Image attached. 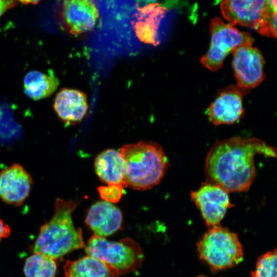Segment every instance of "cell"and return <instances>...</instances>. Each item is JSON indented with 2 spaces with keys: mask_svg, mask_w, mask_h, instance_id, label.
Instances as JSON below:
<instances>
[{
  "mask_svg": "<svg viewBox=\"0 0 277 277\" xmlns=\"http://www.w3.org/2000/svg\"><path fill=\"white\" fill-rule=\"evenodd\" d=\"M123 186L121 184H108L97 188L101 197L104 201L115 203L118 202L123 195Z\"/></svg>",
  "mask_w": 277,
  "mask_h": 277,
  "instance_id": "23",
  "label": "cell"
},
{
  "mask_svg": "<svg viewBox=\"0 0 277 277\" xmlns=\"http://www.w3.org/2000/svg\"><path fill=\"white\" fill-rule=\"evenodd\" d=\"M23 4H36L41 0H17Z\"/></svg>",
  "mask_w": 277,
  "mask_h": 277,
  "instance_id": "28",
  "label": "cell"
},
{
  "mask_svg": "<svg viewBox=\"0 0 277 277\" xmlns=\"http://www.w3.org/2000/svg\"><path fill=\"white\" fill-rule=\"evenodd\" d=\"M32 185L30 175L14 164L0 172V199L8 204L20 205L29 196Z\"/></svg>",
  "mask_w": 277,
  "mask_h": 277,
  "instance_id": "12",
  "label": "cell"
},
{
  "mask_svg": "<svg viewBox=\"0 0 277 277\" xmlns=\"http://www.w3.org/2000/svg\"><path fill=\"white\" fill-rule=\"evenodd\" d=\"M11 233V229L8 224L0 219V241L8 237Z\"/></svg>",
  "mask_w": 277,
  "mask_h": 277,
  "instance_id": "25",
  "label": "cell"
},
{
  "mask_svg": "<svg viewBox=\"0 0 277 277\" xmlns=\"http://www.w3.org/2000/svg\"><path fill=\"white\" fill-rule=\"evenodd\" d=\"M211 41L207 53L201 59L202 65L211 71L221 69L226 57L236 48L252 45L253 39L247 32H241L233 25L215 17L210 24Z\"/></svg>",
  "mask_w": 277,
  "mask_h": 277,
  "instance_id": "6",
  "label": "cell"
},
{
  "mask_svg": "<svg viewBox=\"0 0 277 277\" xmlns=\"http://www.w3.org/2000/svg\"><path fill=\"white\" fill-rule=\"evenodd\" d=\"M256 153L277 158V149L255 138L233 137L216 142L205 160L208 182L229 192L248 190L255 176Z\"/></svg>",
  "mask_w": 277,
  "mask_h": 277,
  "instance_id": "1",
  "label": "cell"
},
{
  "mask_svg": "<svg viewBox=\"0 0 277 277\" xmlns=\"http://www.w3.org/2000/svg\"><path fill=\"white\" fill-rule=\"evenodd\" d=\"M232 54L237 86L247 91L258 86L265 77V62L260 50L252 45H243L235 49Z\"/></svg>",
  "mask_w": 277,
  "mask_h": 277,
  "instance_id": "8",
  "label": "cell"
},
{
  "mask_svg": "<svg viewBox=\"0 0 277 277\" xmlns=\"http://www.w3.org/2000/svg\"><path fill=\"white\" fill-rule=\"evenodd\" d=\"M123 215L121 211L111 203L100 201L89 209L85 223L100 236H109L122 228Z\"/></svg>",
  "mask_w": 277,
  "mask_h": 277,
  "instance_id": "13",
  "label": "cell"
},
{
  "mask_svg": "<svg viewBox=\"0 0 277 277\" xmlns=\"http://www.w3.org/2000/svg\"><path fill=\"white\" fill-rule=\"evenodd\" d=\"M59 81L52 72L48 73L37 70L28 72L24 78L25 94L34 100L46 98L55 91Z\"/></svg>",
  "mask_w": 277,
  "mask_h": 277,
  "instance_id": "18",
  "label": "cell"
},
{
  "mask_svg": "<svg viewBox=\"0 0 277 277\" xmlns=\"http://www.w3.org/2000/svg\"><path fill=\"white\" fill-rule=\"evenodd\" d=\"M223 17L232 25L256 29L268 11L266 0H221Z\"/></svg>",
  "mask_w": 277,
  "mask_h": 277,
  "instance_id": "11",
  "label": "cell"
},
{
  "mask_svg": "<svg viewBox=\"0 0 277 277\" xmlns=\"http://www.w3.org/2000/svg\"><path fill=\"white\" fill-rule=\"evenodd\" d=\"M0 106V141L15 138L19 134V128L9 111Z\"/></svg>",
  "mask_w": 277,
  "mask_h": 277,
  "instance_id": "21",
  "label": "cell"
},
{
  "mask_svg": "<svg viewBox=\"0 0 277 277\" xmlns=\"http://www.w3.org/2000/svg\"><path fill=\"white\" fill-rule=\"evenodd\" d=\"M60 16L67 31L80 35L94 28L99 13L93 0H63Z\"/></svg>",
  "mask_w": 277,
  "mask_h": 277,
  "instance_id": "9",
  "label": "cell"
},
{
  "mask_svg": "<svg viewBox=\"0 0 277 277\" xmlns=\"http://www.w3.org/2000/svg\"><path fill=\"white\" fill-rule=\"evenodd\" d=\"M197 277H208V276L206 275H200L197 276Z\"/></svg>",
  "mask_w": 277,
  "mask_h": 277,
  "instance_id": "29",
  "label": "cell"
},
{
  "mask_svg": "<svg viewBox=\"0 0 277 277\" xmlns=\"http://www.w3.org/2000/svg\"><path fill=\"white\" fill-rule=\"evenodd\" d=\"M56 270L54 259L37 252L27 258L24 267L26 277H55Z\"/></svg>",
  "mask_w": 277,
  "mask_h": 277,
  "instance_id": "19",
  "label": "cell"
},
{
  "mask_svg": "<svg viewBox=\"0 0 277 277\" xmlns=\"http://www.w3.org/2000/svg\"><path fill=\"white\" fill-rule=\"evenodd\" d=\"M251 275L252 277H277V249L261 256Z\"/></svg>",
  "mask_w": 277,
  "mask_h": 277,
  "instance_id": "20",
  "label": "cell"
},
{
  "mask_svg": "<svg viewBox=\"0 0 277 277\" xmlns=\"http://www.w3.org/2000/svg\"><path fill=\"white\" fill-rule=\"evenodd\" d=\"M268 9L273 13L277 14V0H266Z\"/></svg>",
  "mask_w": 277,
  "mask_h": 277,
  "instance_id": "26",
  "label": "cell"
},
{
  "mask_svg": "<svg viewBox=\"0 0 277 277\" xmlns=\"http://www.w3.org/2000/svg\"><path fill=\"white\" fill-rule=\"evenodd\" d=\"M77 205L72 201L56 200L54 215L41 227L33 247L34 253L55 260L84 247L82 230L75 228L72 220V213Z\"/></svg>",
  "mask_w": 277,
  "mask_h": 277,
  "instance_id": "3",
  "label": "cell"
},
{
  "mask_svg": "<svg viewBox=\"0 0 277 277\" xmlns=\"http://www.w3.org/2000/svg\"><path fill=\"white\" fill-rule=\"evenodd\" d=\"M255 30L262 35L277 38V14L269 10Z\"/></svg>",
  "mask_w": 277,
  "mask_h": 277,
  "instance_id": "22",
  "label": "cell"
},
{
  "mask_svg": "<svg viewBox=\"0 0 277 277\" xmlns=\"http://www.w3.org/2000/svg\"><path fill=\"white\" fill-rule=\"evenodd\" d=\"M94 166L96 173L102 182L123 186L126 167L120 151L113 149L103 151L96 157Z\"/></svg>",
  "mask_w": 277,
  "mask_h": 277,
  "instance_id": "16",
  "label": "cell"
},
{
  "mask_svg": "<svg viewBox=\"0 0 277 277\" xmlns=\"http://www.w3.org/2000/svg\"><path fill=\"white\" fill-rule=\"evenodd\" d=\"M65 277H118V273L102 261L91 256L76 261H67Z\"/></svg>",
  "mask_w": 277,
  "mask_h": 277,
  "instance_id": "17",
  "label": "cell"
},
{
  "mask_svg": "<svg viewBox=\"0 0 277 277\" xmlns=\"http://www.w3.org/2000/svg\"><path fill=\"white\" fill-rule=\"evenodd\" d=\"M166 11L165 7L156 3L137 7L132 25L141 41L153 44L156 43L158 29Z\"/></svg>",
  "mask_w": 277,
  "mask_h": 277,
  "instance_id": "14",
  "label": "cell"
},
{
  "mask_svg": "<svg viewBox=\"0 0 277 277\" xmlns=\"http://www.w3.org/2000/svg\"><path fill=\"white\" fill-rule=\"evenodd\" d=\"M120 152L126 167L124 187L149 189L160 183L169 167L164 150L154 142L141 141L125 145Z\"/></svg>",
  "mask_w": 277,
  "mask_h": 277,
  "instance_id": "2",
  "label": "cell"
},
{
  "mask_svg": "<svg viewBox=\"0 0 277 277\" xmlns=\"http://www.w3.org/2000/svg\"><path fill=\"white\" fill-rule=\"evenodd\" d=\"M85 251L88 255L102 261L118 274L136 270L144 259L140 244L129 238L113 242L94 234Z\"/></svg>",
  "mask_w": 277,
  "mask_h": 277,
  "instance_id": "5",
  "label": "cell"
},
{
  "mask_svg": "<svg viewBox=\"0 0 277 277\" xmlns=\"http://www.w3.org/2000/svg\"><path fill=\"white\" fill-rule=\"evenodd\" d=\"M229 192L215 184L207 182L191 193V197L200 210L209 228L220 225L231 204Z\"/></svg>",
  "mask_w": 277,
  "mask_h": 277,
  "instance_id": "7",
  "label": "cell"
},
{
  "mask_svg": "<svg viewBox=\"0 0 277 277\" xmlns=\"http://www.w3.org/2000/svg\"><path fill=\"white\" fill-rule=\"evenodd\" d=\"M157 0H136L137 7H142L149 4L155 3Z\"/></svg>",
  "mask_w": 277,
  "mask_h": 277,
  "instance_id": "27",
  "label": "cell"
},
{
  "mask_svg": "<svg viewBox=\"0 0 277 277\" xmlns=\"http://www.w3.org/2000/svg\"><path fill=\"white\" fill-rule=\"evenodd\" d=\"M17 0H0V17L8 10L14 7Z\"/></svg>",
  "mask_w": 277,
  "mask_h": 277,
  "instance_id": "24",
  "label": "cell"
},
{
  "mask_svg": "<svg viewBox=\"0 0 277 277\" xmlns=\"http://www.w3.org/2000/svg\"><path fill=\"white\" fill-rule=\"evenodd\" d=\"M53 107L58 116L65 123H78L86 115L88 109L87 96L76 89H62L55 96Z\"/></svg>",
  "mask_w": 277,
  "mask_h": 277,
  "instance_id": "15",
  "label": "cell"
},
{
  "mask_svg": "<svg viewBox=\"0 0 277 277\" xmlns=\"http://www.w3.org/2000/svg\"><path fill=\"white\" fill-rule=\"evenodd\" d=\"M200 258L213 271L231 268L244 258L238 235L220 225L209 228L197 244Z\"/></svg>",
  "mask_w": 277,
  "mask_h": 277,
  "instance_id": "4",
  "label": "cell"
},
{
  "mask_svg": "<svg viewBox=\"0 0 277 277\" xmlns=\"http://www.w3.org/2000/svg\"><path fill=\"white\" fill-rule=\"evenodd\" d=\"M247 92L238 86L223 90L207 110L209 121L215 125L231 124L239 121L244 112L243 95Z\"/></svg>",
  "mask_w": 277,
  "mask_h": 277,
  "instance_id": "10",
  "label": "cell"
}]
</instances>
